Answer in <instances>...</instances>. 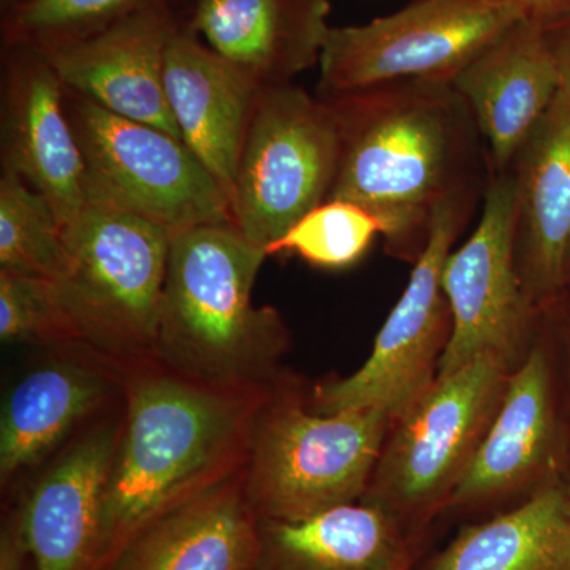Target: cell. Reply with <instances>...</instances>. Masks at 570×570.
Here are the masks:
<instances>
[{
	"mask_svg": "<svg viewBox=\"0 0 570 570\" xmlns=\"http://www.w3.org/2000/svg\"><path fill=\"white\" fill-rule=\"evenodd\" d=\"M258 549L261 519L247 501L242 468L153 521L110 570H250Z\"/></svg>",
	"mask_w": 570,
	"mask_h": 570,
	"instance_id": "ffe728a7",
	"label": "cell"
},
{
	"mask_svg": "<svg viewBox=\"0 0 570 570\" xmlns=\"http://www.w3.org/2000/svg\"><path fill=\"white\" fill-rule=\"evenodd\" d=\"M431 570H570V490L551 480L523 504L468 528Z\"/></svg>",
	"mask_w": 570,
	"mask_h": 570,
	"instance_id": "603a6c76",
	"label": "cell"
},
{
	"mask_svg": "<svg viewBox=\"0 0 570 570\" xmlns=\"http://www.w3.org/2000/svg\"><path fill=\"white\" fill-rule=\"evenodd\" d=\"M2 168L47 198L62 227L86 208L85 165L50 59L7 45L2 73Z\"/></svg>",
	"mask_w": 570,
	"mask_h": 570,
	"instance_id": "5bb4252c",
	"label": "cell"
},
{
	"mask_svg": "<svg viewBox=\"0 0 570 570\" xmlns=\"http://www.w3.org/2000/svg\"><path fill=\"white\" fill-rule=\"evenodd\" d=\"M521 18L509 0H414L366 24L332 28L318 62V97L390 82H452Z\"/></svg>",
	"mask_w": 570,
	"mask_h": 570,
	"instance_id": "9c48e42d",
	"label": "cell"
},
{
	"mask_svg": "<svg viewBox=\"0 0 570 570\" xmlns=\"http://www.w3.org/2000/svg\"><path fill=\"white\" fill-rule=\"evenodd\" d=\"M513 186L508 171L491 175L482 216L466 243L452 250L442 288L452 313V333L438 366L448 376L480 356L521 362L540 311L524 292L513 255Z\"/></svg>",
	"mask_w": 570,
	"mask_h": 570,
	"instance_id": "8fae6325",
	"label": "cell"
},
{
	"mask_svg": "<svg viewBox=\"0 0 570 570\" xmlns=\"http://www.w3.org/2000/svg\"><path fill=\"white\" fill-rule=\"evenodd\" d=\"M0 340L47 348L78 343L52 281L0 272Z\"/></svg>",
	"mask_w": 570,
	"mask_h": 570,
	"instance_id": "4316f807",
	"label": "cell"
},
{
	"mask_svg": "<svg viewBox=\"0 0 570 570\" xmlns=\"http://www.w3.org/2000/svg\"><path fill=\"white\" fill-rule=\"evenodd\" d=\"M0 570H32L31 561L13 524H9L0 538Z\"/></svg>",
	"mask_w": 570,
	"mask_h": 570,
	"instance_id": "f546056e",
	"label": "cell"
},
{
	"mask_svg": "<svg viewBox=\"0 0 570 570\" xmlns=\"http://www.w3.org/2000/svg\"><path fill=\"white\" fill-rule=\"evenodd\" d=\"M513 186V255L524 292L547 309L568 285L570 261V88L517 153L508 170Z\"/></svg>",
	"mask_w": 570,
	"mask_h": 570,
	"instance_id": "9a60e30c",
	"label": "cell"
},
{
	"mask_svg": "<svg viewBox=\"0 0 570 570\" xmlns=\"http://www.w3.org/2000/svg\"><path fill=\"white\" fill-rule=\"evenodd\" d=\"M268 258L234 224L204 225L171 238L157 325L156 363L200 387L258 395L285 376L291 344L283 316L255 307Z\"/></svg>",
	"mask_w": 570,
	"mask_h": 570,
	"instance_id": "3957f363",
	"label": "cell"
},
{
	"mask_svg": "<svg viewBox=\"0 0 570 570\" xmlns=\"http://www.w3.org/2000/svg\"><path fill=\"white\" fill-rule=\"evenodd\" d=\"M164 82L184 145L223 186L232 204L261 86L184 28L165 52Z\"/></svg>",
	"mask_w": 570,
	"mask_h": 570,
	"instance_id": "ac0fdd59",
	"label": "cell"
},
{
	"mask_svg": "<svg viewBox=\"0 0 570 570\" xmlns=\"http://www.w3.org/2000/svg\"><path fill=\"white\" fill-rule=\"evenodd\" d=\"M512 367L480 356L436 376L393 419L362 501L395 519L448 505L497 414Z\"/></svg>",
	"mask_w": 570,
	"mask_h": 570,
	"instance_id": "52a82bcc",
	"label": "cell"
},
{
	"mask_svg": "<svg viewBox=\"0 0 570 570\" xmlns=\"http://www.w3.org/2000/svg\"><path fill=\"white\" fill-rule=\"evenodd\" d=\"M171 238L160 225L102 206H86L63 227L56 295L78 343L121 371L156 362Z\"/></svg>",
	"mask_w": 570,
	"mask_h": 570,
	"instance_id": "5b68a950",
	"label": "cell"
},
{
	"mask_svg": "<svg viewBox=\"0 0 570 570\" xmlns=\"http://www.w3.org/2000/svg\"><path fill=\"white\" fill-rule=\"evenodd\" d=\"M568 284H570V261H569V266H568Z\"/></svg>",
	"mask_w": 570,
	"mask_h": 570,
	"instance_id": "1f68e13d",
	"label": "cell"
},
{
	"mask_svg": "<svg viewBox=\"0 0 570 570\" xmlns=\"http://www.w3.org/2000/svg\"><path fill=\"white\" fill-rule=\"evenodd\" d=\"M340 154V127L325 99L294 82L262 89L232 194L236 230L264 250L283 238L328 200Z\"/></svg>",
	"mask_w": 570,
	"mask_h": 570,
	"instance_id": "ba28073f",
	"label": "cell"
},
{
	"mask_svg": "<svg viewBox=\"0 0 570 570\" xmlns=\"http://www.w3.org/2000/svg\"><path fill=\"white\" fill-rule=\"evenodd\" d=\"M400 520L371 502L296 521H261L250 570H407Z\"/></svg>",
	"mask_w": 570,
	"mask_h": 570,
	"instance_id": "7402d4cb",
	"label": "cell"
},
{
	"mask_svg": "<svg viewBox=\"0 0 570 570\" xmlns=\"http://www.w3.org/2000/svg\"><path fill=\"white\" fill-rule=\"evenodd\" d=\"M520 10L524 20L540 28L570 17V0H509Z\"/></svg>",
	"mask_w": 570,
	"mask_h": 570,
	"instance_id": "83f0119b",
	"label": "cell"
},
{
	"mask_svg": "<svg viewBox=\"0 0 570 570\" xmlns=\"http://www.w3.org/2000/svg\"><path fill=\"white\" fill-rule=\"evenodd\" d=\"M322 99L335 112L341 137L328 200L373 214L393 257L414 264L439 214L483 200L489 151L452 82H390Z\"/></svg>",
	"mask_w": 570,
	"mask_h": 570,
	"instance_id": "6da1fadb",
	"label": "cell"
},
{
	"mask_svg": "<svg viewBox=\"0 0 570 570\" xmlns=\"http://www.w3.org/2000/svg\"><path fill=\"white\" fill-rule=\"evenodd\" d=\"M122 419L121 403L88 423L47 461L29 490L11 524L32 570H96L105 489Z\"/></svg>",
	"mask_w": 570,
	"mask_h": 570,
	"instance_id": "7c38bea8",
	"label": "cell"
},
{
	"mask_svg": "<svg viewBox=\"0 0 570 570\" xmlns=\"http://www.w3.org/2000/svg\"><path fill=\"white\" fill-rule=\"evenodd\" d=\"M80 146L86 206L132 214L171 234L234 224L223 186L174 135L122 118L63 86Z\"/></svg>",
	"mask_w": 570,
	"mask_h": 570,
	"instance_id": "8992f818",
	"label": "cell"
},
{
	"mask_svg": "<svg viewBox=\"0 0 570 570\" xmlns=\"http://www.w3.org/2000/svg\"><path fill=\"white\" fill-rule=\"evenodd\" d=\"M157 0H26L3 21L7 45L51 55L107 31Z\"/></svg>",
	"mask_w": 570,
	"mask_h": 570,
	"instance_id": "d4e9b609",
	"label": "cell"
},
{
	"mask_svg": "<svg viewBox=\"0 0 570 570\" xmlns=\"http://www.w3.org/2000/svg\"><path fill=\"white\" fill-rule=\"evenodd\" d=\"M489 151L491 175L509 170L564 88L543 29L521 18L456 75Z\"/></svg>",
	"mask_w": 570,
	"mask_h": 570,
	"instance_id": "e0dca14e",
	"label": "cell"
},
{
	"mask_svg": "<svg viewBox=\"0 0 570 570\" xmlns=\"http://www.w3.org/2000/svg\"><path fill=\"white\" fill-rule=\"evenodd\" d=\"M475 205L478 202H460L439 214L406 288L379 330L366 362L351 376L317 384L306 400L311 412L332 415L377 407L396 417L436 379L452 333L442 269Z\"/></svg>",
	"mask_w": 570,
	"mask_h": 570,
	"instance_id": "30bf717a",
	"label": "cell"
},
{
	"mask_svg": "<svg viewBox=\"0 0 570 570\" xmlns=\"http://www.w3.org/2000/svg\"><path fill=\"white\" fill-rule=\"evenodd\" d=\"M181 29L168 0H157L92 39L47 56L66 88L181 140L164 82L165 52Z\"/></svg>",
	"mask_w": 570,
	"mask_h": 570,
	"instance_id": "2e32d148",
	"label": "cell"
},
{
	"mask_svg": "<svg viewBox=\"0 0 570 570\" xmlns=\"http://www.w3.org/2000/svg\"><path fill=\"white\" fill-rule=\"evenodd\" d=\"M385 409L309 411L287 376L266 393L250 425L243 482L261 521H296L365 497L393 423Z\"/></svg>",
	"mask_w": 570,
	"mask_h": 570,
	"instance_id": "277c9868",
	"label": "cell"
},
{
	"mask_svg": "<svg viewBox=\"0 0 570 570\" xmlns=\"http://www.w3.org/2000/svg\"><path fill=\"white\" fill-rule=\"evenodd\" d=\"M52 355L10 389L0 414V482L50 461L78 431L121 403L122 371L81 343Z\"/></svg>",
	"mask_w": 570,
	"mask_h": 570,
	"instance_id": "4fadbf2b",
	"label": "cell"
},
{
	"mask_svg": "<svg viewBox=\"0 0 570 570\" xmlns=\"http://www.w3.org/2000/svg\"><path fill=\"white\" fill-rule=\"evenodd\" d=\"M542 29L550 50L560 66L562 82L566 88H570V17Z\"/></svg>",
	"mask_w": 570,
	"mask_h": 570,
	"instance_id": "f1b7e54d",
	"label": "cell"
},
{
	"mask_svg": "<svg viewBox=\"0 0 570 570\" xmlns=\"http://www.w3.org/2000/svg\"><path fill=\"white\" fill-rule=\"evenodd\" d=\"M66 265L63 227L43 195L2 168L0 272L56 281Z\"/></svg>",
	"mask_w": 570,
	"mask_h": 570,
	"instance_id": "cb8c5ba5",
	"label": "cell"
},
{
	"mask_svg": "<svg viewBox=\"0 0 570 570\" xmlns=\"http://www.w3.org/2000/svg\"><path fill=\"white\" fill-rule=\"evenodd\" d=\"M553 436L549 358L534 346L509 374L497 414L448 505L479 504L523 489L546 466Z\"/></svg>",
	"mask_w": 570,
	"mask_h": 570,
	"instance_id": "44dd1931",
	"label": "cell"
},
{
	"mask_svg": "<svg viewBox=\"0 0 570 570\" xmlns=\"http://www.w3.org/2000/svg\"><path fill=\"white\" fill-rule=\"evenodd\" d=\"M26 0H2V9L6 11L7 14L10 13V11H13L17 9V7H20L21 3H24Z\"/></svg>",
	"mask_w": 570,
	"mask_h": 570,
	"instance_id": "4dcf8cb0",
	"label": "cell"
},
{
	"mask_svg": "<svg viewBox=\"0 0 570 570\" xmlns=\"http://www.w3.org/2000/svg\"><path fill=\"white\" fill-rule=\"evenodd\" d=\"M122 430L105 489L96 570L146 527L245 466L266 393L217 392L156 362L122 371Z\"/></svg>",
	"mask_w": 570,
	"mask_h": 570,
	"instance_id": "7a4b0ae2",
	"label": "cell"
},
{
	"mask_svg": "<svg viewBox=\"0 0 570 570\" xmlns=\"http://www.w3.org/2000/svg\"><path fill=\"white\" fill-rule=\"evenodd\" d=\"M328 0H195L189 29L262 89L321 62Z\"/></svg>",
	"mask_w": 570,
	"mask_h": 570,
	"instance_id": "d6986e66",
	"label": "cell"
},
{
	"mask_svg": "<svg viewBox=\"0 0 570 570\" xmlns=\"http://www.w3.org/2000/svg\"><path fill=\"white\" fill-rule=\"evenodd\" d=\"M377 236H382L381 224L365 208L351 202L326 200L265 253L268 257L295 254L317 268L343 269L355 265Z\"/></svg>",
	"mask_w": 570,
	"mask_h": 570,
	"instance_id": "484cf974",
	"label": "cell"
}]
</instances>
